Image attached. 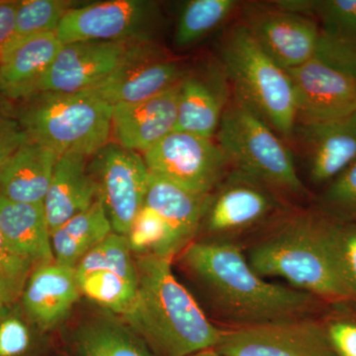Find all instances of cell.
I'll return each instance as SVG.
<instances>
[{"label":"cell","mask_w":356,"mask_h":356,"mask_svg":"<svg viewBox=\"0 0 356 356\" xmlns=\"http://www.w3.org/2000/svg\"><path fill=\"white\" fill-rule=\"evenodd\" d=\"M188 74L179 60L168 58L159 47L136 58L89 92L112 106L149 99L177 86Z\"/></svg>","instance_id":"cell-16"},{"label":"cell","mask_w":356,"mask_h":356,"mask_svg":"<svg viewBox=\"0 0 356 356\" xmlns=\"http://www.w3.org/2000/svg\"><path fill=\"white\" fill-rule=\"evenodd\" d=\"M112 233L106 210L98 197L88 209L72 217L51 234L55 261L76 268L90 250Z\"/></svg>","instance_id":"cell-28"},{"label":"cell","mask_w":356,"mask_h":356,"mask_svg":"<svg viewBox=\"0 0 356 356\" xmlns=\"http://www.w3.org/2000/svg\"><path fill=\"white\" fill-rule=\"evenodd\" d=\"M158 3L114 0L74 7L56 31L63 44L76 42H151L159 17Z\"/></svg>","instance_id":"cell-9"},{"label":"cell","mask_w":356,"mask_h":356,"mask_svg":"<svg viewBox=\"0 0 356 356\" xmlns=\"http://www.w3.org/2000/svg\"><path fill=\"white\" fill-rule=\"evenodd\" d=\"M35 268L8 247L0 232V310L19 303Z\"/></svg>","instance_id":"cell-32"},{"label":"cell","mask_w":356,"mask_h":356,"mask_svg":"<svg viewBox=\"0 0 356 356\" xmlns=\"http://www.w3.org/2000/svg\"><path fill=\"white\" fill-rule=\"evenodd\" d=\"M322 204L329 216L356 222V161L332 180L323 194Z\"/></svg>","instance_id":"cell-33"},{"label":"cell","mask_w":356,"mask_h":356,"mask_svg":"<svg viewBox=\"0 0 356 356\" xmlns=\"http://www.w3.org/2000/svg\"><path fill=\"white\" fill-rule=\"evenodd\" d=\"M18 304L0 310V356H43L44 348Z\"/></svg>","instance_id":"cell-31"},{"label":"cell","mask_w":356,"mask_h":356,"mask_svg":"<svg viewBox=\"0 0 356 356\" xmlns=\"http://www.w3.org/2000/svg\"><path fill=\"white\" fill-rule=\"evenodd\" d=\"M86 156H60L44 200L51 235L72 217L88 209L99 195L97 181L86 170Z\"/></svg>","instance_id":"cell-23"},{"label":"cell","mask_w":356,"mask_h":356,"mask_svg":"<svg viewBox=\"0 0 356 356\" xmlns=\"http://www.w3.org/2000/svg\"><path fill=\"white\" fill-rule=\"evenodd\" d=\"M10 102L28 139L58 156H91L109 143L113 106L89 91L38 92Z\"/></svg>","instance_id":"cell-4"},{"label":"cell","mask_w":356,"mask_h":356,"mask_svg":"<svg viewBox=\"0 0 356 356\" xmlns=\"http://www.w3.org/2000/svg\"><path fill=\"white\" fill-rule=\"evenodd\" d=\"M216 142L232 170L254 178L280 196H301L305 192L285 140L233 96L218 128Z\"/></svg>","instance_id":"cell-6"},{"label":"cell","mask_w":356,"mask_h":356,"mask_svg":"<svg viewBox=\"0 0 356 356\" xmlns=\"http://www.w3.org/2000/svg\"><path fill=\"white\" fill-rule=\"evenodd\" d=\"M74 8V2L65 0L18 1L15 32L10 44L37 35L56 33L65 16Z\"/></svg>","instance_id":"cell-30"},{"label":"cell","mask_w":356,"mask_h":356,"mask_svg":"<svg viewBox=\"0 0 356 356\" xmlns=\"http://www.w3.org/2000/svg\"><path fill=\"white\" fill-rule=\"evenodd\" d=\"M280 196L238 170H231L210 194L202 222L218 240L261 225L280 210Z\"/></svg>","instance_id":"cell-15"},{"label":"cell","mask_w":356,"mask_h":356,"mask_svg":"<svg viewBox=\"0 0 356 356\" xmlns=\"http://www.w3.org/2000/svg\"><path fill=\"white\" fill-rule=\"evenodd\" d=\"M70 356H156L123 320L111 316L81 324L67 343Z\"/></svg>","instance_id":"cell-27"},{"label":"cell","mask_w":356,"mask_h":356,"mask_svg":"<svg viewBox=\"0 0 356 356\" xmlns=\"http://www.w3.org/2000/svg\"><path fill=\"white\" fill-rule=\"evenodd\" d=\"M215 350L224 356H337L327 329L308 317L224 330Z\"/></svg>","instance_id":"cell-13"},{"label":"cell","mask_w":356,"mask_h":356,"mask_svg":"<svg viewBox=\"0 0 356 356\" xmlns=\"http://www.w3.org/2000/svg\"><path fill=\"white\" fill-rule=\"evenodd\" d=\"M219 54L233 97L291 143L296 110L287 70L267 55L243 23L225 33Z\"/></svg>","instance_id":"cell-5"},{"label":"cell","mask_w":356,"mask_h":356,"mask_svg":"<svg viewBox=\"0 0 356 356\" xmlns=\"http://www.w3.org/2000/svg\"><path fill=\"white\" fill-rule=\"evenodd\" d=\"M231 88L218 63L207 76L187 74L180 86L175 131L213 139L231 100Z\"/></svg>","instance_id":"cell-21"},{"label":"cell","mask_w":356,"mask_h":356,"mask_svg":"<svg viewBox=\"0 0 356 356\" xmlns=\"http://www.w3.org/2000/svg\"><path fill=\"white\" fill-rule=\"evenodd\" d=\"M181 261L218 315L236 327L307 318L315 306L313 295L264 280L229 241L191 243Z\"/></svg>","instance_id":"cell-1"},{"label":"cell","mask_w":356,"mask_h":356,"mask_svg":"<svg viewBox=\"0 0 356 356\" xmlns=\"http://www.w3.org/2000/svg\"><path fill=\"white\" fill-rule=\"evenodd\" d=\"M293 143L305 156L312 181L331 182L356 161V112L339 120L295 125Z\"/></svg>","instance_id":"cell-17"},{"label":"cell","mask_w":356,"mask_h":356,"mask_svg":"<svg viewBox=\"0 0 356 356\" xmlns=\"http://www.w3.org/2000/svg\"><path fill=\"white\" fill-rule=\"evenodd\" d=\"M191 356H224V355H221V353H220L219 351H217L216 350H215V348H213V350L201 351V353H195V355H193Z\"/></svg>","instance_id":"cell-38"},{"label":"cell","mask_w":356,"mask_h":356,"mask_svg":"<svg viewBox=\"0 0 356 356\" xmlns=\"http://www.w3.org/2000/svg\"><path fill=\"white\" fill-rule=\"evenodd\" d=\"M79 291L98 305L124 315L137 296V266L127 236L110 234L74 268Z\"/></svg>","instance_id":"cell-10"},{"label":"cell","mask_w":356,"mask_h":356,"mask_svg":"<svg viewBox=\"0 0 356 356\" xmlns=\"http://www.w3.org/2000/svg\"><path fill=\"white\" fill-rule=\"evenodd\" d=\"M235 0H191L180 13L175 30L177 48H188L224 24L235 11Z\"/></svg>","instance_id":"cell-29"},{"label":"cell","mask_w":356,"mask_h":356,"mask_svg":"<svg viewBox=\"0 0 356 356\" xmlns=\"http://www.w3.org/2000/svg\"><path fill=\"white\" fill-rule=\"evenodd\" d=\"M290 10L317 22L320 40L316 56L356 76V0H283Z\"/></svg>","instance_id":"cell-19"},{"label":"cell","mask_w":356,"mask_h":356,"mask_svg":"<svg viewBox=\"0 0 356 356\" xmlns=\"http://www.w3.org/2000/svg\"><path fill=\"white\" fill-rule=\"evenodd\" d=\"M17 6L18 1H0V55L13 41Z\"/></svg>","instance_id":"cell-37"},{"label":"cell","mask_w":356,"mask_h":356,"mask_svg":"<svg viewBox=\"0 0 356 356\" xmlns=\"http://www.w3.org/2000/svg\"><path fill=\"white\" fill-rule=\"evenodd\" d=\"M209 196L193 193L149 172L145 206L165 222L178 252H182L200 228Z\"/></svg>","instance_id":"cell-25"},{"label":"cell","mask_w":356,"mask_h":356,"mask_svg":"<svg viewBox=\"0 0 356 356\" xmlns=\"http://www.w3.org/2000/svg\"><path fill=\"white\" fill-rule=\"evenodd\" d=\"M93 165L99 195L114 233L127 236L134 220L144 207L149 170L143 156L119 145L108 144Z\"/></svg>","instance_id":"cell-14"},{"label":"cell","mask_w":356,"mask_h":356,"mask_svg":"<svg viewBox=\"0 0 356 356\" xmlns=\"http://www.w3.org/2000/svg\"><path fill=\"white\" fill-rule=\"evenodd\" d=\"M62 47L56 33L9 44L0 55V95L9 102L31 95Z\"/></svg>","instance_id":"cell-22"},{"label":"cell","mask_w":356,"mask_h":356,"mask_svg":"<svg viewBox=\"0 0 356 356\" xmlns=\"http://www.w3.org/2000/svg\"><path fill=\"white\" fill-rule=\"evenodd\" d=\"M181 83L144 102L115 105L112 135L116 144L144 154L173 132Z\"/></svg>","instance_id":"cell-18"},{"label":"cell","mask_w":356,"mask_h":356,"mask_svg":"<svg viewBox=\"0 0 356 356\" xmlns=\"http://www.w3.org/2000/svg\"><path fill=\"white\" fill-rule=\"evenodd\" d=\"M327 332L337 356H356V323L337 321Z\"/></svg>","instance_id":"cell-36"},{"label":"cell","mask_w":356,"mask_h":356,"mask_svg":"<svg viewBox=\"0 0 356 356\" xmlns=\"http://www.w3.org/2000/svg\"><path fill=\"white\" fill-rule=\"evenodd\" d=\"M137 296L122 320L156 356H191L216 348L224 330L207 318L177 280L172 259L138 255Z\"/></svg>","instance_id":"cell-2"},{"label":"cell","mask_w":356,"mask_h":356,"mask_svg":"<svg viewBox=\"0 0 356 356\" xmlns=\"http://www.w3.org/2000/svg\"><path fill=\"white\" fill-rule=\"evenodd\" d=\"M27 139L24 130L14 116L11 102L0 95V172Z\"/></svg>","instance_id":"cell-35"},{"label":"cell","mask_w":356,"mask_h":356,"mask_svg":"<svg viewBox=\"0 0 356 356\" xmlns=\"http://www.w3.org/2000/svg\"><path fill=\"white\" fill-rule=\"evenodd\" d=\"M67 356H70V355H67Z\"/></svg>","instance_id":"cell-39"},{"label":"cell","mask_w":356,"mask_h":356,"mask_svg":"<svg viewBox=\"0 0 356 356\" xmlns=\"http://www.w3.org/2000/svg\"><path fill=\"white\" fill-rule=\"evenodd\" d=\"M149 172L193 192L208 195L231 172L216 140L173 131L143 154Z\"/></svg>","instance_id":"cell-7"},{"label":"cell","mask_w":356,"mask_h":356,"mask_svg":"<svg viewBox=\"0 0 356 356\" xmlns=\"http://www.w3.org/2000/svg\"><path fill=\"white\" fill-rule=\"evenodd\" d=\"M243 24L269 57L283 69L304 64L316 55L320 32L317 22L278 1L248 2Z\"/></svg>","instance_id":"cell-12"},{"label":"cell","mask_w":356,"mask_h":356,"mask_svg":"<svg viewBox=\"0 0 356 356\" xmlns=\"http://www.w3.org/2000/svg\"><path fill=\"white\" fill-rule=\"evenodd\" d=\"M81 294L74 268L53 261L34 269L19 304L31 324L48 332L65 320Z\"/></svg>","instance_id":"cell-20"},{"label":"cell","mask_w":356,"mask_h":356,"mask_svg":"<svg viewBox=\"0 0 356 356\" xmlns=\"http://www.w3.org/2000/svg\"><path fill=\"white\" fill-rule=\"evenodd\" d=\"M0 232L8 247L36 268L55 261L43 203L13 202L0 196Z\"/></svg>","instance_id":"cell-26"},{"label":"cell","mask_w":356,"mask_h":356,"mask_svg":"<svg viewBox=\"0 0 356 356\" xmlns=\"http://www.w3.org/2000/svg\"><path fill=\"white\" fill-rule=\"evenodd\" d=\"M60 156L30 139L0 172V196L13 202L44 203Z\"/></svg>","instance_id":"cell-24"},{"label":"cell","mask_w":356,"mask_h":356,"mask_svg":"<svg viewBox=\"0 0 356 356\" xmlns=\"http://www.w3.org/2000/svg\"><path fill=\"white\" fill-rule=\"evenodd\" d=\"M296 110L295 125L339 120L356 112V76L325 58L287 70Z\"/></svg>","instance_id":"cell-11"},{"label":"cell","mask_w":356,"mask_h":356,"mask_svg":"<svg viewBox=\"0 0 356 356\" xmlns=\"http://www.w3.org/2000/svg\"><path fill=\"white\" fill-rule=\"evenodd\" d=\"M331 220L311 213L294 215L252 248L248 262L261 277L282 278L314 297L355 300L337 264Z\"/></svg>","instance_id":"cell-3"},{"label":"cell","mask_w":356,"mask_h":356,"mask_svg":"<svg viewBox=\"0 0 356 356\" xmlns=\"http://www.w3.org/2000/svg\"><path fill=\"white\" fill-rule=\"evenodd\" d=\"M154 47L151 42L89 41L63 44L32 95L88 90Z\"/></svg>","instance_id":"cell-8"},{"label":"cell","mask_w":356,"mask_h":356,"mask_svg":"<svg viewBox=\"0 0 356 356\" xmlns=\"http://www.w3.org/2000/svg\"><path fill=\"white\" fill-rule=\"evenodd\" d=\"M331 218L330 234L337 264L356 298V222Z\"/></svg>","instance_id":"cell-34"}]
</instances>
